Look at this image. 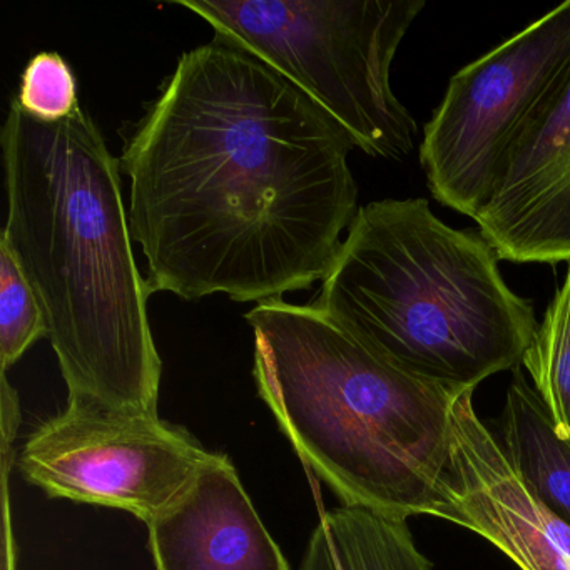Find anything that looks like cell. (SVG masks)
I'll return each instance as SVG.
<instances>
[{"label": "cell", "mask_w": 570, "mask_h": 570, "mask_svg": "<svg viewBox=\"0 0 570 570\" xmlns=\"http://www.w3.org/2000/svg\"><path fill=\"white\" fill-rule=\"evenodd\" d=\"M352 149L249 52H185L119 159L149 293L262 303L323 282L358 213Z\"/></svg>", "instance_id": "1"}, {"label": "cell", "mask_w": 570, "mask_h": 570, "mask_svg": "<svg viewBox=\"0 0 570 570\" xmlns=\"http://www.w3.org/2000/svg\"><path fill=\"white\" fill-rule=\"evenodd\" d=\"M0 146L8 199L0 245L41 305L69 400L158 413L163 362L121 163L81 106L45 122L12 99Z\"/></svg>", "instance_id": "2"}, {"label": "cell", "mask_w": 570, "mask_h": 570, "mask_svg": "<svg viewBox=\"0 0 570 570\" xmlns=\"http://www.w3.org/2000/svg\"><path fill=\"white\" fill-rule=\"evenodd\" d=\"M245 318L259 396L342 505L435 517L450 413L465 390L393 365L313 305L268 299Z\"/></svg>", "instance_id": "3"}, {"label": "cell", "mask_w": 570, "mask_h": 570, "mask_svg": "<svg viewBox=\"0 0 570 570\" xmlns=\"http://www.w3.org/2000/svg\"><path fill=\"white\" fill-rule=\"evenodd\" d=\"M499 259L426 199L373 202L356 213L312 305L405 372L475 390L519 368L539 328Z\"/></svg>", "instance_id": "4"}, {"label": "cell", "mask_w": 570, "mask_h": 570, "mask_svg": "<svg viewBox=\"0 0 570 570\" xmlns=\"http://www.w3.org/2000/svg\"><path fill=\"white\" fill-rule=\"evenodd\" d=\"M312 99L353 148L402 159L419 132L390 71L423 0H176Z\"/></svg>", "instance_id": "5"}, {"label": "cell", "mask_w": 570, "mask_h": 570, "mask_svg": "<svg viewBox=\"0 0 570 570\" xmlns=\"http://www.w3.org/2000/svg\"><path fill=\"white\" fill-rule=\"evenodd\" d=\"M570 86V2L460 69L420 163L440 205L475 219Z\"/></svg>", "instance_id": "6"}, {"label": "cell", "mask_w": 570, "mask_h": 570, "mask_svg": "<svg viewBox=\"0 0 570 570\" xmlns=\"http://www.w3.org/2000/svg\"><path fill=\"white\" fill-rule=\"evenodd\" d=\"M213 453L158 413L68 400L31 433L19 469L51 499L125 510L149 525L186 495Z\"/></svg>", "instance_id": "7"}, {"label": "cell", "mask_w": 570, "mask_h": 570, "mask_svg": "<svg viewBox=\"0 0 570 570\" xmlns=\"http://www.w3.org/2000/svg\"><path fill=\"white\" fill-rule=\"evenodd\" d=\"M473 392L450 413V459L435 517L479 533L520 570H570V527L517 472L476 415Z\"/></svg>", "instance_id": "8"}, {"label": "cell", "mask_w": 570, "mask_h": 570, "mask_svg": "<svg viewBox=\"0 0 570 570\" xmlns=\"http://www.w3.org/2000/svg\"><path fill=\"white\" fill-rule=\"evenodd\" d=\"M475 223L500 259L570 262V86Z\"/></svg>", "instance_id": "9"}, {"label": "cell", "mask_w": 570, "mask_h": 570, "mask_svg": "<svg viewBox=\"0 0 570 570\" xmlns=\"http://www.w3.org/2000/svg\"><path fill=\"white\" fill-rule=\"evenodd\" d=\"M148 529L155 570H289L223 453H213L186 495Z\"/></svg>", "instance_id": "10"}, {"label": "cell", "mask_w": 570, "mask_h": 570, "mask_svg": "<svg viewBox=\"0 0 570 570\" xmlns=\"http://www.w3.org/2000/svg\"><path fill=\"white\" fill-rule=\"evenodd\" d=\"M503 450L533 493L570 527V439L515 368L502 412Z\"/></svg>", "instance_id": "11"}, {"label": "cell", "mask_w": 570, "mask_h": 570, "mask_svg": "<svg viewBox=\"0 0 570 570\" xmlns=\"http://www.w3.org/2000/svg\"><path fill=\"white\" fill-rule=\"evenodd\" d=\"M299 570H433L406 520L362 507L323 513Z\"/></svg>", "instance_id": "12"}, {"label": "cell", "mask_w": 570, "mask_h": 570, "mask_svg": "<svg viewBox=\"0 0 570 570\" xmlns=\"http://www.w3.org/2000/svg\"><path fill=\"white\" fill-rule=\"evenodd\" d=\"M533 389L570 439V266L523 356Z\"/></svg>", "instance_id": "13"}, {"label": "cell", "mask_w": 570, "mask_h": 570, "mask_svg": "<svg viewBox=\"0 0 570 570\" xmlns=\"http://www.w3.org/2000/svg\"><path fill=\"white\" fill-rule=\"evenodd\" d=\"M42 336H48L41 305L18 262L0 245V363L2 373L19 362Z\"/></svg>", "instance_id": "14"}, {"label": "cell", "mask_w": 570, "mask_h": 570, "mask_svg": "<svg viewBox=\"0 0 570 570\" xmlns=\"http://www.w3.org/2000/svg\"><path fill=\"white\" fill-rule=\"evenodd\" d=\"M18 105L32 118L58 122L79 108L78 81L58 52H39L22 72Z\"/></svg>", "instance_id": "15"}]
</instances>
